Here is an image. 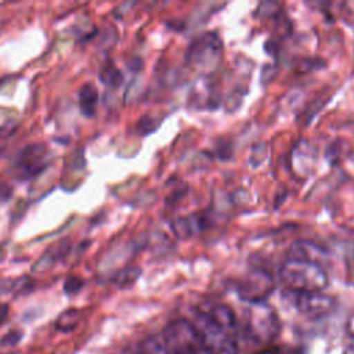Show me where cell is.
<instances>
[{
	"mask_svg": "<svg viewBox=\"0 0 354 354\" xmlns=\"http://www.w3.org/2000/svg\"><path fill=\"white\" fill-rule=\"evenodd\" d=\"M69 250H71V241L69 239H61L59 242L50 246L43 253V256L32 267V271L36 272V274L47 271L48 268L53 267L54 263L62 260L69 253Z\"/></svg>",
	"mask_w": 354,
	"mask_h": 354,
	"instance_id": "cell-9",
	"label": "cell"
},
{
	"mask_svg": "<svg viewBox=\"0 0 354 354\" xmlns=\"http://www.w3.org/2000/svg\"><path fill=\"white\" fill-rule=\"evenodd\" d=\"M22 330L21 329H12L10 332H7L1 340H0V346L1 347H12L15 346L21 339H22Z\"/></svg>",
	"mask_w": 354,
	"mask_h": 354,
	"instance_id": "cell-17",
	"label": "cell"
},
{
	"mask_svg": "<svg viewBox=\"0 0 354 354\" xmlns=\"http://www.w3.org/2000/svg\"><path fill=\"white\" fill-rule=\"evenodd\" d=\"M274 289L272 277L263 268H253L238 283V293L243 300L261 303Z\"/></svg>",
	"mask_w": 354,
	"mask_h": 354,
	"instance_id": "cell-5",
	"label": "cell"
},
{
	"mask_svg": "<svg viewBox=\"0 0 354 354\" xmlns=\"http://www.w3.org/2000/svg\"><path fill=\"white\" fill-rule=\"evenodd\" d=\"M279 279L289 292H321L328 285L321 264L297 259H288L281 266Z\"/></svg>",
	"mask_w": 354,
	"mask_h": 354,
	"instance_id": "cell-1",
	"label": "cell"
},
{
	"mask_svg": "<svg viewBox=\"0 0 354 354\" xmlns=\"http://www.w3.org/2000/svg\"><path fill=\"white\" fill-rule=\"evenodd\" d=\"M191 324L209 354H238L232 333L216 324L207 313H198Z\"/></svg>",
	"mask_w": 354,
	"mask_h": 354,
	"instance_id": "cell-2",
	"label": "cell"
},
{
	"mask_svg": "<svg viewBox=\"0 0 354 354\" xmlns=\"http://www.w3.org/2000/svg\"><path fill=\"white\" fill-rule=\"evenodd\" d=\"M257 354H282V353H281V348H279L278 346H271V347L263 348V350L259 351Z\"/></svg>",
	"mask_w": 354,
	"mask_h": 354,
	"instance_id": "cell-19",
	"label": "cell"
},
{
	"mask_svg": "<svg viewBox=\"0 0 354 354\" xmlns=\"http://www.w3.org/2000/svg\"><path fill=\"white\" fill-rule=\"evenodd\" d=\"M347 330H348V333H350L351 336H354V315L350 318V321H348V324H347Z\"/></svg>",
	"mask_w": 354,
	"mask_h": 354,
	"instance_id": "cell-20",
	"label": "cell"
},
{
	"mask_svg": "<svg viewBox=\"0 0 354 354\" xmlns=\"http://www.w3.org/2000/svg\"><path fill=\"white\" fill-rule=\"evenodd\" d=\"M97 104H98V91L95 86L91 83L83 84L79 90L80 112L87 118H93L97 111Z\"/></svg>",
	"mask_w": 354,
	"mask_h": 354,
	"instance_id": "cell-11",
	"label": "cell"
},
{
	"mask_svg": "<svg viewBox=\"0 0 354 354\" xmlns=\"http://www.w3.org/2000/svg\"><path fill=\"white\" fill-rule=\"evenodd\" d=\"M210 225H212L210 216L205 212H198L189 216L176 218L171 223V230L178 238L187 239L206 231Z\"/></svg>",
	"mask_w": 354,
	"mask_h": 354,
	"instance_id": "cell-7",
	"label": "cell"
},
{
	"mask_svg": "<svg viewBox=\"0 0 354 354\" xmlns=\"http://www.w3.org/2000/svg\"><path fill=\"white\" fill-rule=\"evenodd\" d=\"M141 275V268L137 266H127L124 268H122L116 275L113 282L119 286V288H127L130 285H133L138 277Z\"/></svg>",
	"mask_w": 354,
	"mask_h": 354,
	"instance_id": "cell-13",
	"label": "cell"
},
{
	"mask_svg": "<svg viewBox=\"0 0 354 354\" xmlns=\"http://www.w3.org/2000/svg\"><path fill=\"white\" fill-rule=\"evenodd\" d=\"M223 55V40L217 32H206L194 39L187 50V62L198 69L209 71L217 66Z\"/></svg>",
	"mask_w": 354,
	"mask_h": 354,
	"instance_id": "cell-3",
	"label": "cell"
},
{
	"mask_svg": "<svg viewBox=\"0 0 354 354\" xmlns=\"http://www.w3.org/2000/svg\"><path fill=\"white\" fill-rule=\"evenodd\" d=\"M4 259V250L3 249H0V261Z\"/></svg>",
	"mask_w": 354,
	"mask_h": 354,
	"instance_id": "cell-21",
	"label": "cell"
},
{
	"mask_svg": "<svg viewBox=\"0 0 354 354\" xmlns=\"http://www.w3.org/2000/svg\"><path fill=\"white\" fill-rule=\"evenodd\" d=\"M80 318V313L76 308H69L59 314V317L55 321V328L61 332H69L77 326Z\"/></svg>",
	"mask_w": 354,
	"mask_h": 354,
	"instance_id": "cell-12",
	"label": "cell"
},
{
	"mask_svg": "<svg viewBox=\"0 0 354 354\" xmlns=\"http://www.w3.org/2000/svg\"><path fill=\"white\" fill-rule=\"evenodd\" d=\"M100 80L109 87H118L123 82V75L122 72L115 66V65H106L101 72H100Z\"/></svg>",
	"mask_w": 354,
	"mask_h": 354,
	"instance_id": "cell-14",
	"label": "cell"
},
{
	"mask_svg": "<svg viewBox=\"0 0 354 354\" xmlns=\"http://www.w3.org/2000/svg\"><path fill=\"white\" fill-rule=\"evenodd\" d=\"M12 187L7 183H0V202L6 203L12 196Z\"/></svg>",
	"mask_w": 354,
	"mask_h": 354,
	"instance_id": "cell-18",
	"label": "cell"
},
{
	"mask_svg": "<svg viewBox=\"0 0 354 354\" xmlns=\"http://www.w3.org/2000/svg\"><path fill=\"white\" fill-rule=\"evenodd\" d=\"M160 122L159 119H155L152 116H142L140 120H138V124H137V130L141 136H147L152 131H155L158 127H159Z\"/></svg>",
	"mask_w": 354,
	"mask_h": 354,
	"instance_id": "cell-15",
	"label": "cell"
},
{
	"mask_svg": "<svg viewBox=\"0 0 354 354\" xmlns=\"http://www.w3.org/2000/svg\"><path fill=\"white\" fill-rule=\"evenodd\" d=\"M83 286V279L76 275H71L64 282V290L66 295H75L77 293Z\"/></svg>",
	"mask_w": 354,
	"mask_h": 354,
	"instance_id": "cell-16",
	"label": "cell"
},
{
	"mask_svg": "<svg viewBox=\"0 0 354 354\" xmlns=\"http://www.w3.org/2000/svg\"><path fill=\"white\" fill-rule=\"evenodd\" d=\"M277 325L278 322L272 308L263 303H253V308L250 313V326L256 335H266L270 339V336L274 335L272 328L278 329Z\"/></svg>",
	"mask_w": 354,
	"mask_h": 354,
	"instance_id": "cell-8",
	"label": "cell"
},
{
	"mask_svg": "<svg viewBox=\"0 0 354 354\" xmlns=\"http://www.w3.org/2000/svg\"><path fill=\"white\" fill-rule=\"evenodd\" d=\"M47 162H48L47 147L43 144H29L17 153L14 166L18 171V178L26 180L43 171Z\"/></svg>",
	"mask_w": 354,
	"mask_h": 354,
	"instance_id": "cell-4",
	"label": "cell"
},
{
	"mask_svg": "<svg viewBox=\"0 0 354 354\" xmlns=\"http://www.w3.org/2000/svg\"><path fill=\"white\" fill-rule=\"evenodd\" d=\"M290 259H297V260H306V261H313L319 264V260L326 257V250L310 241H296L290 245L289 248Z\"/></svg>",
	"mask_w": 354,
	"mask_h": 354,
	"instance_id": "cell-10",
	"label": "cell"
},
{
	"mask_svg": "<svg viewBox=\"0 0 354 354\" xmlns=\"http://www.w3.org/2000/svg\"><path fill=\"white\" fill-rule=\"evenodd\" d=\"M296 308L307 317H322L335 308L333 297L321 292H290Z\"/></svg>",
	"mask_w": 354,
	"mask_h": 354,
	"instance_id": "cell-6",
	"label": "cell"
}]
</instances>
